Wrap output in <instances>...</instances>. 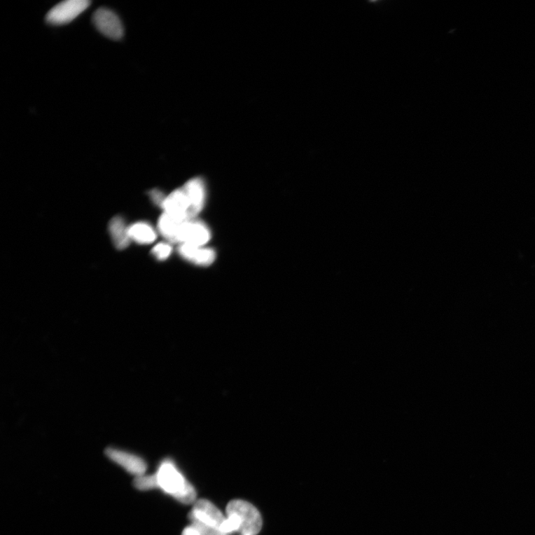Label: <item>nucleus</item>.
<instances>
[{
    "label": "nucleus",
    "mask_w": 535,
    "mask_h": 535,
    "mask_svg": "<svg viewBox=\"0 0 535 535\" xmlns=\"http://www.w3.org/2000/svg\"><path fill=\"white\" fill-rule=\"evenodd\" d=\"M226 513L237 517L240 524L239 531L242 535H256L262 529L263 520L258 510L246 501L236 500L230 502Z\"/></svg>",
    "instance_id": "3"
},
{
    "label": "nucleus",
    "mask_w": 535,
    "mask_h": 535,
    "mask_svg": "<svg viewBox=\"0 0 535 535\" xmlns=\"http://www.w3.org/2000/svg\"><path fill=\"white\" fill-rule=\"evenodd\" d=\"M129 233L131 239L140 244H149L156 239L153 228L145 223H137L129 227Z\"/></svg>",
    "instance_id": "12"
},
{
    "label": "nucleus",
    "mask_w": 535,
    "mask_h": 535,
    "mask_svg": "<svg viewBox=\"0 0 535 535\" xmlns=\"http://www.w3.org/2000/svg\"><path fill=\"white\" fill-rule=\"evenodd\" d=\"M184 221L165 213L160 217L158 227L164 237L170 242H177L179 229Z\"/></svg>",
    "instance_id": "11"
},
{
    "label": "nucleus",
    "mask_w": 535,
    "mask_h": 535,
    "mask_svg": "<svg viewBox=\"0 0 535 535\" xmlns=\"http://www.w3.org/2000/svg\"><path fill=\"white\" fill-rule=\"evenodd\" d=\"M206 189L202 179L194 178L166 197L162 205L165 213L181 221L194 220L203 209Z\"/></svg>",
    "instance_id": "1"
},
{
    "label": "nucleus",
    "mask_w": 535,
    "mask_h": 535,
    "mask_svg": "<svg viewBox=\"0 0 535 535\" xmlns=\"http://www.w3.org/2000/svg\"><path fill=\"white\" fill-rule=\"evenodd\" d=\"M179 252L182 258L198 265H210L216 259L215 251L203 246L181 244Z\"/></svg>",
    "instance_id": "9"
},
{
    "label": "nucleus",
    "mask_w": 535,
    "mask_h": 535,
    "mask_svg": "<svg viewBox=\"0 0 535 535\" xmlns=\"http://www.w3.org/2000/svg\"><path fill=\"white\" fill-rule=\"evenodd\" d=\"M94 25L107 38L119 40L124 36V27L119 18L111 10L99 8L93 15Z\"/></svg>",
    "instance_id": "6"
},
{
    "label": "nucleus",
    "mask_w": 535,
    "mask_h": 535,
    "mask_svg": "<svg viewBox=\"0 0 535 535\" xmlns=\"http://www.w3.org/2000/svg\"><path fill=\"white\" fill-rule=\"evenodd\" d=\"M109 232L117 249H124L129 246L131 240L129 228L127 227L123 218H113L109 223Z\"/></svg>",
    "instance_id": "10"
},
{
    "label": "nucleus",
    "mask_w": 535,
    "mask_h": 535,
    "mask_svg": "<svg viewBox=\"0 0 535 535\" xmlns=\"http://www.w3.org/2000/svg\"><path fill=\"white\" fill-rule=\"evenodd\" d=\"M211 237L208 226L195 221H186L182 223L178 235V243L203 246Z\"/></svg>",
    "instance_id": "5"
},
{
    "label": "nucleus",
    "mask_w": 535,
    "mask_h": 535,
    "mask_svg": "<svg viewBox=\"0 0 535 535\" xmlns=\"http://www.w3.org/2000/svg\"><path fill=\"white\" fill-rule=\"evenodd\" d=\"M151 197L153 200V202L160 204L161 206L162 205L163 202L165 199V197H163L162 193L159 191H156V190H153L151 193Z\"/></svg>",
    "instance_id": "16"
},
{
    "label": "nucleus",
    "mask_w": 535,
    "mask_h": 535,
    "mask_svg": "<svg viewBox=\"0 0 535 535\" xmlns=\"http://www.w3.org/2000/svg\"><path fill=\"white\" fill-rule=\"evenodd\" d=\"M191 522L192 525L198 529L201 535H228L221 529L207 526L199 521L193 520Z\"/></svg>",
    "instance_id": "15"
},
{
    "label": "nucleus",
    "mask_w": 535,
    "mask_h": 535,
    "mask_svg": "<svg viewBox=\"0 0 535 535\" xmlns=\"http://www.w3.org/2000/svg\"><path fill=\"white\" fill-rule=\"evenodd\" d=\"M172 246L167 243H160L153 249V253L155 258L159 260H165L172 254Z\"/></svg>",
    "instance_id": "14"
},
{
    "label": "nucleus",
    "mask_w": 535,
    "mask_h": 535,
    "mask_svg": "<svg viewBox=\"0 0 535 535\" xmlns=\"http://www.w3.org/2000/svg\"><path fill=\"white\" fill-rule=\"evenodd\" d=\"M157 488L173 496L184 504L193 503L196 500L197 492L192 485L176 468L172 461H162L155 474Z\"/></svg>",
    "instance_id": "2"
},
{
    "label": "nucleus",
    "mask_w": 535,
    "mask_h": 535,
    "mask_svg": "<svg viewBox=\"0 0 535 535\" xmlns=\"http://www.w3.org/2000/svg\"><path fill=\"white\" fill-rule=\"evenodd\" d=\"M133 484L137 489L141 491H148L157 488L155 474L150 476L143 475L138 477L134 480Z\"/></svg>",
    "instance_id": "13"
},
{
    "label": "nucleus",
    "mask_w": 535,
    "mask_h": 535,
    "mask_svg": "<svg viewBox=\"0 0 535 535\" xmlns=\"http://www.w3.org/2000/svg\"><path fill=\"white\" fill-rule=\"evenodd\" d=\"M90 4L88 0H67L48 12L46 21L52 25H64L81 15Z\"/></svg>",
    "instance_id": "4"
},
{
    "label": "nucleus",
    "mask_w": 535,
    "mask_h": 535,
    "mask_svg": "<svg viewBox=\"0 0 535 535\" xmlns=\"http://www.w3.org/2000/svg\"><path fill=\"white\" fill-rule=\"evenodd\" d=\"M106 454L116 464L123 467L127 471L132 475L138 477L143 476L147 471V464L141 457L132 454L121 450L116 448H108Z\"/></svg>",
    "instance_id": "8"
},
{
    "label": "nucleus",
    "mask_w": 535,
    "mask_h": 535,
    "mask_svg": "<svg viewBox=\"0 0 535 535\" xmlns=\"http://www.w3.org/2000/svg\"><path fill=\"white\" fill-rule=\"evenodd\" d=\"M191 521L196 520L202 524L221 530L225 517L212 503L200 500L194 506L189 515Z\"/></svg>",
    "instance_id": "7"
},
{
    "label": "nucleus",
    "mask_w": 535,
    "mask_h": 535,
    "mask_svg": "<svg viewBox=\"0 0 535 535\" xmlns=\"http://www.w3.org/2000/svg\"><path fill=\"white\" fill-rule=\"evenodd\" d=\"M181 535H201L198 529L193 525L186 528Z\"/></svg>",
    "instance_id": "17"
}]
</instances>
